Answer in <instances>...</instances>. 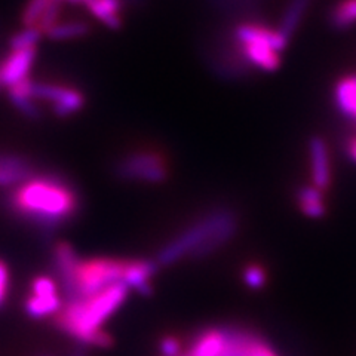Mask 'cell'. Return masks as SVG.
<instances>
[{"mask_svg":"<svg viewBox=\"0 0 356 356\" xmlns=\"http://www.w3.org/2000/svg\"><path fill=\"white\" fill-rule=\"evenodd\" d=\"M5 205L19 220L49 233L77 216L81 196L69 178L57 172H38L9 191Z\"/></svg>","mask_w":356,"mask_h":356,"instance_id":"6da1fadb","label":"cell"},{"mask_svg":"<svg viewBox=\"0 0 356 356\" xmlns=\"http://www.w3.org/2000/svg\"><path fill=\"white\" fill-rule=\"evenodd\" d=\"M128 289L119 282L91 297L69 302L55 316L54 324L83 346L111 348L115 340L102 325L125 302Z\"/></svg>","mask_w":356,"mask_h":356,"instance_id":"7a4b0ae2","label":"cell"},{"mask_svg":"<svg viewBox=\"0 0 356 356\" xmlns=\"http://www.w3.org/2000/svg\"><path fill=\"white\" fill-rule=\"evenodd\" d=\"M238 216L229 208H216L178 235L158 254V264H172L186 255L205 259L236 235Z\"/></svg>","mask_w":356,"mask_h":356,"instance_id":"3957f363","label":"cell"},{"mask_svg":"<svg viewBox=\"0 0 356 356\" xmlns=\"http://www.w3.org/2000/svg\"><path fill=\"white\" fill-rule=\"evenodd\" d=\"M115 174L120 180L159 184L168 178L170 163L163 152L144 147L122 156L115 165Z\"/></svg>","mask_w":356,"mask_h":356,"instance_id":"277c9868","label":"cell"},{"mask_svg":"<svg viewBox=\"0 0 356 356\" xmlns=\"http://www.w3.org/2000/svg\"><path fill=\"white\" fill-rule=\"evenodd\" d=\"M24 88L27 95L40 103L49 104L52 113L57 118H69L77 111L82 110L85 106V95L73 86H67L63 83H51V82H38L30 77L19 82Z\"/></svg>","mask_w":356,"mask_h":356,"instance_id":"5b68a950","label":"cell"},{"mask_svg":"<svg viewBox=\"0 0 356 356\" xmlns=\"http://www.w3.org/2000/svg\"><path fill=\"white\" fill-rule=\"evenodd\" d=\"M127 260L91 259L76 266V284L81 298L91 297L124 280Z\"/></svg>","mask_w":356,"mask_h":356,"instance_id":"8992f818","label":"cell"},{"mask_svg":"<svg viewBox=\"0 0 356 356\" xmlns=\"http://www.w3.org/2000/svg\"><path fill=\"white\" fill-rule=\"evenodd\" d=\"M54 267L55 272L58 275V280L61 282L63 293L67 297V302H74L79 300V291H77L76 284V266L79 263V257H77L76 251L70 243L67 242H58L54 247Z\"/></svg>","mask_w":356,"mask_h":356,"instance_id":"52a82bcc","label":"cell"},{"mask_svg":"<svg viewBox=\"0 0 356 356\" xmlns=\"http://www.w3.org/2000/svg\"><path fill=\"white\" fill-rule=\"evenodd\" d=\"M38 55L36 48L10 51L8 57L0 61V79L3 86H13L29 77Z\"/></svg>","mask_w":356,"mask_h":356,"instance_id":"ba28073f","label":"cell"},{"mask_svg":"<svg viewBox=\"0 0 356 356\" xmlns=\"http://www.w3.org/2000/svg\"><path fill=\"white\" fill-rule=\"evenodd\" d=\"M309 156L312 183L319 191L325 192L331 186V162L328 146L324 138L314 136L309 140Z\"/></svg>","mask_w":356,"mask_h":356,"instance_id":"9c48e42d","label":"cell"},{"mask_svg":"<svg viewBox=\"0 0 356 356\" xmlns=\"http://www.w3.org/2000/svg\"><path fill=\"white\" fill-rule=\"evenodd\" d=\"M233 38L241 44H263L276 52L282 51L288 40L277 30L257 24H241L233 31Z\"/></svg>","mask_w":356,"mask_h":356,"instance_id":"30bf717a","label":"cell"},{"mask_svg":"<svg viewBox=\"0 0 356 356\" xmlns=\"http://www.w3.org/2000/svg\"><path fill=\"white\" fill-rule=\"evenodd\" d=\"M227 344V327L207 328L197 332L186 356H221Z\"/></svg>","mask_w":356,"mask_h":356,"instance_id":"8fae6325","label":"cell"},{"mask_svg":"<svg viewBox=\"0 0 356 356\" xmlns=\"http://www.w3.org/2000/svg\"><path fill=\"white\" fill-rule=\"evenodd\" d=\"M158 263L150 260H127L122 282L143 296H150L153 293L150 280L158 270Z\"/></svg>","mask_w":356,"mask_h":356,"instance_id":"7c38bea8","label":"cell"},{"mask_svg":"<svg viewBox=\"0 0 356 356\" xmlns=\"http://www.w3.org/2000/svg\"><path fill=\"white\" fill-rule=\"evenodd\" d=\"M239 44V52L250 65L259 67L264 72H275L280 69L281 57L280 52L270 48L263 47V44Z\"/></svg>","mask_w":356,"mask_h":356,"instance_id":"4fadbf2b","label":"cell"},{"mask_svg":"<svg viewBox=\"0 0 356 356\" xmlns=\"http://www.w3.org/2000/svg\"><path fill=\"white\" fill-rule=\"evenodd\" d=\"M125 0H88L86 9L108 29L118 30L122 26V8Z\"/></svg>","mask_w":356,"mask_h":356,"instance_id":"5bb4252c","label":"cell"},{"mask_svg":"<svg viewBox=\"0 0 356 356\" xmlns=\"http://www.w3.org/2000/svg\"><path fill=\"white\" fill-rule=\"evenodd\" d=\"M334 102L344 116L356 120V74L344 76L336 83Z\"/></svg>","mask_w":356,"mask_h":356,"instance_id":"9a60e30c","label":"cell"},{"mask_svg":"<svg viewBox=\"0 0 356 356\" xmlns=\"http://www.w3.org/2000/svg\"><path fill=\"white\" fill-rule=\"evenodd\" d=\"M297 204L300 211L309 218L319 220L327 213L324 192L315 186H303L300 188L297 192Z\"/></svg>","mask_w":356,"mask_h":356,"instance_id":"2e32d148","label":"cell"},{"mask_svg":"<svg viewBox=\"0 0 356 356\" xmlns=\"http://www.w3.org/2000/svg\"><path fill=\"white\" fill-rule=\"evenodd\" d=\"M309 5H310V0H291V2L288 3L285 13L282 15L280 29H277V31H280L286 40L291 38L296 33V30L298 29Z\"/></svg>","mask_w":356,"mask_h":356,"instance_id":"e0dca14e","label":"cell"},{"mask_svg":"<svg viewBox=\"0 0 356 356\" xmlns=\"http://www.w3.org/2000/svg\"><path fill=\"white\" fill-rule=\"evenodd\" d=\"M36 174H38V168L31 159L19 165L5 166V168H0V187L14 188L22 183H26Z\"/></svg>","mask_w":356,"mask_h":356,"instance_id":"ac0fdd59","label":"cell"},{"mask_svg":"<svg viewBox=\"0 0 356 356\" xmlns=\"http://www.w3.org/2000/svg\"><path fill=\"white\" fill-rule=\"evenodd\" d=\"M24 309L30 318L42 319L49 315L58 314V312L63 309V302L60 296L36 297L30 294L24 303Z\"/></svg>","mask_w":356,"mask_h":356,"instance_id":"d6986e66","label":"cell"},{"mask_svg":"<svg viewBox=\"0 0 356 356\" xmlns=\"http://www.w3.org/2000/svg\"><path fill=\"white\" fill-rule=\"evenodd\" d=\"M89 33H91V27L85 21H58L48 30L47 36L52 40H72L88 36Z\"/></svg>","mask_w":356,"mask_h":356,"instance_id":"ffe728a7","label":"cell"},{"mask_svg":"<svg viewBox=\"0 0 356 356\" xmlns=\"http://www.w3.org/2000/svg\"><path fill=\"white\" fill-rule=\"evenodd\" d=\"M330 24L336 30H346L356 24V0H340L330 13Z\"/></svg>","mask_w":356,"mask_h":356,"instance_id":"44dd1931","label":"cell"},{"mask_svg":"<svg viewBox=\"0 0 356 356\" xmlns=\"http://www.w3.org/2000/svg\"><path fill=\"white\" fill-rule=\"evenodd\" d=\"M54 2H58V0H29V3L26 5L24 13H22V17H21L22 24H24L27 29L36 27L44 10H47Z\"/></svg>","mask_w":356,"mask_h":356,"instance_id":"7402d4cb","label":"cell"},{"mask_svg":"<svg viewBox=\"0 0 356 356\" xmlns=\"http://www.w3.org/2000/svg\"><path fill=\"white\" fill-rule=\"evenodd\" d=\"M42 38V33L35 27H26L24 30L18 31L9 40V48L10 51H18V49H27V48H36Z\"/></svg>","mask_w":356,"mask_h":356,"instance_id":"603a6c76","label":"cell"},{"mask_svg":"<svg viewBox=\"0 0 356 356\" xmlns=\"http://www.w3.org/2000/svg\"><path fill=\"white\" fill-rule=\"evenodd\" d=\"M243 282L251 289H261L267 282V273L260 264H248L243 269Z\"/></svg>","mask_w":356,"mask_h":356,"instance_id":"cb8c5ba5","label":"cell"},{"mask_svg":"<svg viewBox=\"0 0 356 356\" xmlns=\"http://www.w3.org/2000/svg\"><path fill=\"white\" fill-rule=\"evenodd\" d=\"M31 296L36 297H54V296H60L58 294V288L55 285V282L48 276H38L33 280L31 285Z\"/></svg>","mask_w":356,"mask_h":356,"instance_id":"d4e9b609","label":"cell"},{"mask_svg":"<svg viewBox=\"0 0 356 356\" xmlns=\"http://www.w3.org/2000/svg\"><path fill=\"white\" fill-rule=\"evenodd\" d=\"M248 355L250 356H277L276 352L270 348L269 343H266L257 334H254V337L248 346Z\"/></svg>","mask_w":356,"mask_h":356,"instance_id":"484cf974","label":"cell"},{"mask_svg":"<svg viewBox=\"0 0 356 356\" xmlns=\"http://www.w3.org/2000/svg\"><path fill=\"white\" fill-rule=\"evenodd\" d=\"M159 350L162 356H180L181 341L174 336H165L159 341Z\"/></svg>","mask_w":356,"mask_h":356,"instance_id":"4316f807","label":"cell"},{"mask_svg":"<svg viewBox=\"0 0 356 356\" xmlns=\"http://www.w3.org/2000/svg\"><path fill=\"white\" fill-rule=\"evenodd\" d=\"M9 293V269L5 261L0 260V307L6 302Z\"/></svg>","mask_w":356,"mask_h":356,"instance_id":"83f0119b","label":"cell"},{"mask_svg":"<svg viewBox=\"0 0 356 356\" xmlns=\"http://www.w3.org/2000/svg\"><path fill=\"white\" fill-rule=\"evenodd\" d=\"M30 161V158L22 154H15V153H2L0 152V168H5V166H13V165H19Z\"/></svg>","mask_w":356,"mask_h":356,"instance_id":"f1b7e54d","label":"cell"},{"mask_svg":"<svg viewBox=\"0 0 356 356\" xmlns=\"http://www.w3.org/2000/svg\"><path fill=\"white\" fill-rule=\"evenodd\" d=\"M346 153H348V156L353 162H356V137H352V138L348 140V143H346Z\"/></svg>","mask_w":356,"mask_h":356,"instance_id":"f546056e","label":"cell"},{"mask_svg":"<svg viewBox=\"0 0 356 356\" xmlns=\"http://www.w3.org/2000/svg\"><path fill=\"white\" fill-rule=\"evenodd\" d=\"M69 356H88V353H86V346H83V344L77 343L76 346L72 349V352H70Z\"/></svg>","mask_w":356,"mask_h":356,"instance_id":"4dcf8cb0","label":"cell"},{"mask_svg":"<svg viewBox=\"0 0 356 356\" xmlns=\"http://www.w3.org/2000/svg\"><path fill=\"white\" fill-rule=\"evenodd\" d=\"M0 86H3V85H2V79H0Z\"/></svg>","mask_w":356,"mask_h":356,"instance_id":"1f68e13d","label":"cell"},{"mask_svg":"<svg viewBox=\"0 0 356 356\" xmlns=\"http://www.w3.org/2000/svg\"><path fill=\"white\" fill-rule=\"evenodd\" d=\"M44 356H49V355H44Z\"/></svg>","mask_w":356,"mask_h":356,"instance_id":"d6a6232c","label":"cell"}]
</instances>
